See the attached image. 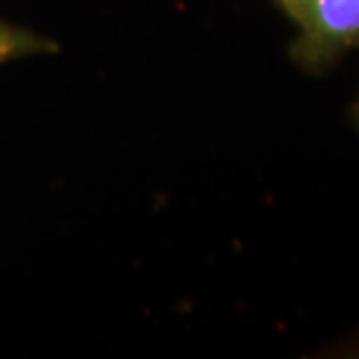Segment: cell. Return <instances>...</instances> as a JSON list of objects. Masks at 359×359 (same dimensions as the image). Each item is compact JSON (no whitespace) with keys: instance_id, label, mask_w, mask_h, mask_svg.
Here are the masks:
<instances>
[{"instance_id":"obj_2","label":"cell","mask_w":359,"mask_h":359,"mask_svg":"<svg viewBox=\"0 0 359 359\" xmlns=\"http://www.w3.org/2000/svg\"><path fill=\"white\" fill-rule=\"evenodd\" d=\"M56 50L52 40L40 36L36 32L0 20V66L13 60L50 54Z\"/></svg>"},{"instance_id":"obj_1","label":"cell","mask_w":359,"mask_h":359,"mask_svg":"<svg viewBox=\"0 0 359 359\" xmlns=\"http://www.w3.org/2000/svg\"><path fill=\"white\" fill-rule=\"evenodd\" d=\"M278 6L297 30L290 58L304 72L327 74L359 50V0H280Z\"/></svg>"},{"instance_id":"obj_4","label":"cell","mask_w":359,"mask_h":359,"mask_svg":"<svg viewBox=\"0 0 359 359\" xmlns=\"http://www.w3.org/2000/svg\"><path fill=\"white\" fill-rule=\"evenodd\" d=\"M273 2H276V4H278V2H280V0H273Z\"/></svg>"},{"instance_id":"obj_3","label":"cell","mask_w":359,"mask_h":359,"mask_svg":"<svg viewBox=\"0 0 359 359\" xmlns=\"http://www.w3.org/2000/svg\"><path fill=\"white\" fill-rule=\"evenodd\" d=\"M349 118H351L353 126H355V130L359 132V94H358V98L353 100V104L349 106Z\"/></svg>"}]
</instances>
